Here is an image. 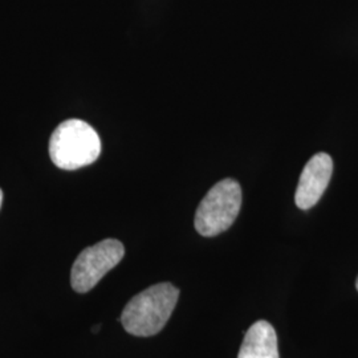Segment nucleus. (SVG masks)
<instances>
[{"label":"nucleus","mask_w":358,"mask_h":358,"mask_svg":"<svg viewBox=\"0 0 358 358\" xmlns=\"http://www.w3.org/2000/svg\"><path fill=\"white\" fill-rule=\"evenodd\" d=\"M179 299V289L170 282H159L136 294L121 313L127 332L137 337H150L161 332Z\"/></svg>","instance_id":"obj_1"},{"label":"nucleus","mask_w":358,"mask_h":358,"mask_svg":"<svg viewBox=\"0 0 358 358\" xmlns=\"http://www.w3.org/2000/svg\"><path fill=\"white\" fill-rule=\"evenodd\" d=\"M101 153V140L88 122L66 120L53 130L50 140L52 162L63 170L93 164Z\"/></svg>","instance_id":"obj_2"},{"label":"nucleus","mask_w":358,"mask_h":358,"mask_svg":"<svg viewBox=\"0 0 358 358\" xmlns=\"http://www.w3.org/2000/svg\"><path fill=\"white\" fill-rule=\"evenodd\" d=\"M242 206V187L235 179H223L214 185L198 206L195 230L202 236H217L229 230Z\"/></svg>","instance_id":"obj_3"},{"label":"nucleus","mask_w":358,"mask_h":358,"mask_svg":"<svg viewBox=\"0 0 358 358\" xmlns=\"http://www.w3.org/2000/svg\"><path fill=\"white\" fill-rule=\"evenodd\" d=\"M124 255V244L117 239H105L83 250L71 272L72 288L78 294L90 292L110 269L115 268Z\"/></svg>","instance_id":"obj_4"},{"label":"nucleus","mask_w":358,"mask_h":358,"mask_svg":"<svg viewBox=\"0 0 358 358\" xmlns=\"http://www.w3.org/2000/svg\"><path fill=\"white\" fill-rule=\"evenodd\" d=\"M333 173V161L327 153L315 154L299 179L294 194V203L301 210H309L316 205L327 190Z\"/></svg>","instance_id":"obj_5"},{"label":"nucleus","mask_w":358,"mask_h":358,"mask_svg":"<svg viewBox=\"0 0 358 358\" xmlns=\"http://www.w3.org/2000/svg\"><path fill=\"white\" fill-rule=\"evenodd\" d=\"M238 358H280L278 336L268 321H256L244 336Z\"/></svg>","instance_id":"obj_6"},{"label":"nucleus","mask_w":358,"mask_h":358,"mask_svg":"<svg viewBox=\"0 0 358 358\" xmlns=\"http://www.w3.org/2000/svg\"><path fill=\"white\" fill-rule=\"evenodd\" d=\"M1 203H3V192L0 189V207H1Z\"/></svg>","instance_id":"obj_7"},{"label":"nucleus","mask_w":358,"mask_h":358,"mask_svg":"<svg viewBox=\"0 0 358 358\" xmlns=\"http://www.w3.org/2000/svg\"><path fill=\"white\" fill-rule=\"evenodd\" d=\"M92 331H93V332H99V331H100V325H96V328H93Z\"/></svg>","instance_id":"obj_8"},{"label":"nucleus","mask_w":358,"mask_h":358,"mask_svg":"<svg viewBox=\"0 0 358 358\" xmlns=\"http://www.w3.org/2000/svg\"><path fill=\"white\" fill-rule=\"evenodd\" d=\"M356 288H357V291H358V278H357V282H356Z\"/></svg>","instance_id":"obj_9"}]
</instances>
